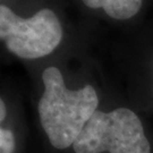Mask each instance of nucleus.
<instances>
[{
    "label": "nucleus",
    "mask_w": 153,
    "mask_h": 153,
    "mask_svg": "<svg viewBox=\"0 0 153 153\" xmlns=\"http://www.w3.org/2000/svg\"><path fill=\"white\" fill-rule=\"evenodd\" d=\"M44 92L39 101V116L53 148L64 150L74 144L99 105L98 94L91 85L71 91L65 85L57 67L42 74Z\"/></svg>",
    "instance_id": "f257e3e1"
},
{
    "label": "nucleus",
    "mask_w": 153,
    "mask_h": 153,
    "mask_svg": "<svg viewBox=\"0 0 153 153\" xmlns=\"http://www.w3.org/2000/svg\"><path fill=\"white\" fill-rule=\"evenodd\" d=\"M76 153H151V145L135 112L117 108L97 110L73 144Z\"/></svg>",
    "instance_id": "f03ea898"
},
{
    "label": "nucleus",
    "mask_w": 153,
    "mask_h": 153,
    "mask_svg": "<svg viewBox=\"0 0 153 153\" xmlns=\"http://www.w3.org/2000/svg\"><path fill=\"white\" fill-rule=\"evenodd\" d=\"M61 39L60 21L49 8L39 10L30 18H22L9 7L0 5V40L17 57H45L59 45Z\"/></svg>",
    "instance_id": "7ed1b4c3"
},
{
    "label": "nucleus",
    "mask_w": 153,
    "mask_h": 153,
    "mask_svg": "<svg viewBox=\"0 0 153 153\" xmlns=\"http://www.w3.org/2000/svg\"><path fill=\"white\" fill-rule=\"evenodd\" d=\"M83 2L93 9H103L115 19H128L135 16L142 6V0H83Z\"/></svg>",
    "instance_id": "20e7f679"
},
{
    "label": "nucleus",
    "mask_w": 153,
    "mask_h": 153,
    "mask_svg": "<svg viewBox=\"0 0 153 153\" xmlns=\"http://www.w3.org/2000/svg\"><path fill=\"white\" fill-rule=\"evenodd\" d=\"M15 137L13 131L0 127V153H14Z\"/></svg>",
    "instance_id": "39448f33"
}]
</instances>
